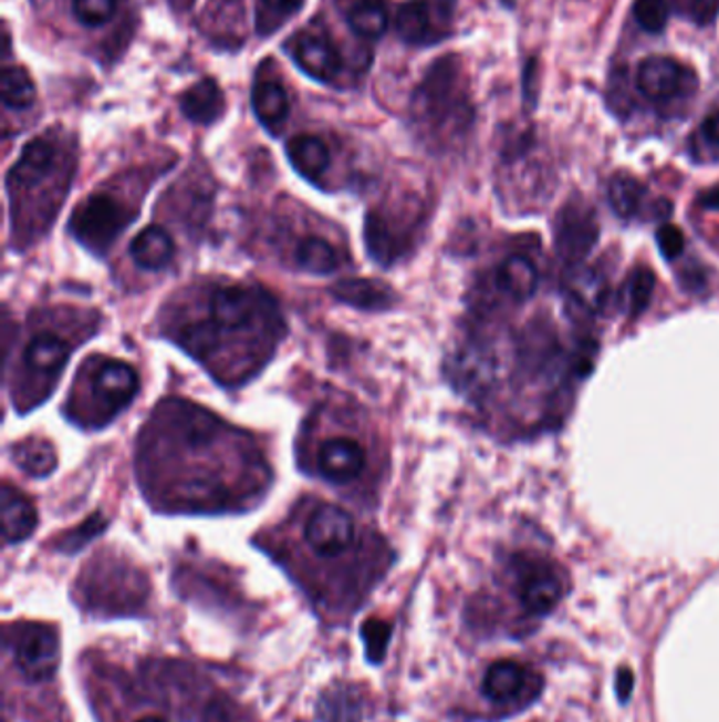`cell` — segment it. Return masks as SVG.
<instances>
[{
  "instance_id": "6da1fadb",
  "label": "cell",
  "mask_w": 719,
  "mask_h": 722,
  "mask_svg": "<svg viewBox=\"0 0 719 722\" xmlns=\"http://www.w3.org/2000/svg\"><path fill=\"white\" fill-rule=\"evenodd\" d=\"M201 293L192 311L176 319L174 337L218 381L241 383L258 372L283 334L279 307L253 286H213Z\"/></svg>"
},
{
  "instance_id": "7a4b0ae2",
  "label": "cell",
  "mask_w": 719,
  "mask_h": 722,
  "mask_svg": "<svg viewBox=\"0 0 719 722\" xmlns=\"http://www.w3.org/2000/svg\"><path fill=\"white\" fill-rule=\"evenodd\" d=\"M160 423L171 430L163 431L171 437L174 451L186 456H192L195 463H184L176 467V482L171 486V501L174 507L181 509H230L241 501H248V495L235 488L228 479V474L235 467H225L216 463L218 456H228L237 452L253 448L248 442L237 440L230 444L239 433L232 427H226L222 421L211 416L207 410L184 404V402H169L163 414Z\"/></svg>"
},
{
  "instance_id": "3957f363",
  "label": "cell",
  "mask_w": 719,
  "mask_h": 722,
  "mask_svg": "<svg viewBox=\"0 0 719 722\" xmlns=\"http://www.w3.org/2000/svg\"><path fill=\"white\" fill-rule=\"evenodd\" d=\"M472 114L460 60H437L414 95V116L423 132L437 144H451L469 132Z\"/></svg>"
},
{
  "instance_id": "277c9868",
  "label": "cell",
  "mask_w": 719,
  "mask_h": 722,
  "mask_svg": "<svg viewBox=\"0 0 719 722\" xmlns=\"http://www.w3.org/2000/svg\"><path fill=\"white\" fill-rule=\"evenodd\" d=\"M139 389L137 372L116 360L91 361L79 374L67 416L81 427H104L134 402Z\"/></svg>"
},
{
  "instance_id": "5b68a950",
  "label": "cell",
  "mask_w": 719,
  "mask_h": 722,
  "mask_svg": "<svg viewBox=\"0 0 719 722\" xmlns=\"http://www.w3.org/2000/svg\"><path fill=\"white\" fill-rule=\"evenodd\" d=\"M135 214L137 209H129L111 193H93L74 209L70 218V233L85 248L104 254L134 220Z\"/></svg>"
},
{
  "instance_id": "8992f818",
  "label": "cell",
  "mask_w": 719,
  "mask_h": 722,
  "mask_svg": "<svg viewBox=\"0 0 719 722\" xmlns=\"http://www.w3.org/2000/svg\"><path fill=\"white\" fill-rule=\"evenodd\" d=\"M72 344L55 332H39L28 342L22 353L23 383L20 389V408L37 406L55 386Z\"/></svg>"
},
{
  "instance_id": "52a82bcc",
  "label": "cell",
  "mask_w": 719,
  "mask_h": 722,
  "mask_svg": "<svg viewBox=\"0 0 719 722\" xmlns=\"http://www.w3.org/2000/svg\"><path fill=\"white\" fill-rule=\"evenodd\" d=\"M423 207H376L365 220V241L381 265H393L414 246L423 226Z\"/></svg>"
},
{
  "instance_id": "ba28073f",
  "label": "cell",
  "mask_w": 719,
  "mask_h": 722,
  "mask_svg": "<svg viewBox=\"0 0 719 722\" xmlns=\"http://www.w3.org/2000/svg\"><path fill=\"white\" fill-rule=\"evenodd\" d=\"M304 542L319 558H340L357 545V524L332 503H316L304 519Z\"/></svg>"
},
{
  "instance_id": "9c48e42d",
  "label": "cell",
  "mask_w": 719,
  "mask_h": 722,
  "mask_svg": "<svg viewBox=\"0 0 719 722\" xmlns=\"http://www.w3.org/2000/svg\"><path fill=\"white\" fill-rule=\"evenodd\" d=\"M637 91L656 104H669L681 97H690L698 90L697 72L674 58L650 55L635 72Z\"/></svg>"
},
{
  "instance_id": "30bf717a",
  "label": "cell",
  "mask_w": 719,
  "mask_h": 722,
  "mask_svg": "<svg viewBox=\"0 0 719 722\" xmlns=\"http://www.w3.org/2000/svg\"><path fill=\"white\" fill-rule=\"evenodd\" d=\"M553 233L560 258L576 267L585 260L600 239L597 214L583 199H572L560 209Z\"/></svg>"
},
{
  "instance_id": "8fae6325",
  "label": "cell",
  "mask_w": 719,
  "mask_h": 722,
  "mask_svg": "<svg viewBox=\"0 0 719 722\" xmlns=\"http://www.w3.org/2000/svg\"><path fill=\"white\" fill-rule=\"evenodd\" d=\"M448 377L451 384L469 395V398H486L498 381V355L488 342L469 340L456 349L448 361Z\"/></svg>"
},
{
  "instance_id": "7c38bea8",
  "label": "cell",
  "mask_w": 719,
  "mask_h": 722,
  "mask_svg": "<svg viewBox=\"0 0 719 722\" xmlns=\"http://www.w3.org/2000/svg\"><path fill=\"white\" fill-rule=\"evenodd\" d=\"M60 148L51 137H37L25 144L22 157L11 167L9 172V190L11 199L15 202L20 197V205L25 204L28 197L39 195L37 190L45 184L49 178H60ZM15 205V207H20ZM13 207V209H15Z\"/></svg>"
},
{
  "instance_id": "4fadbf2b",
  "label": "cell",
  "mask_w": 719,
  "mask_h": 722,
  "mask_svg": "<svg viewBox=\"0 0 719 722\" xmlns=\"http://www.w3.org/2000/svg\"><path fill=\"white\" fill-rule=\"evenodd\" d=\"M454 0H411L397 13V32L407 45H435L450 34Z\"/></svg>"
},
{
  "instance_id": "5bb4252c",
  "label": "cell",
  "mask_w": 719,
  "mask_h": 722,
  "mask_svg": "<svg viewBox=\"0 0 719 722\" xmlns=\"http://www.w3.org/2000/svg\"><path fill=\"white\" fill-rule=\"evenodd\" d=\"M316 472L327 482L348 484L355 482L367 467V452L357 437L336 433L319 442L315 454Z\"/></svg>"
},
{
  "instance_id": "9a60e30c",
  "label": "cell",
  "mask_w": 719,
  "mask_h": 722,
  "mask_svg": "<svg viewBox=\"0 0 719 722\" xmlns=\"http://www.w3.org/2000/svg\"><path fill=\"white\" fill-rule=\"evenodd\" d=\"M15 663L23 677L41 682L55 674L60 663V638L49 626L23 628L15 642Z\"/></svg>"
},
{
  "instance_id": "2e32d148",
  "label": "cell",
  "mask_w": 719,
  "mask_h": 722,
  "mask_svg": "<svg viewBox=\"0 0 719 722\" xmlns=\"http://www.w3.org/2000/svg\"><path fill=\"white\" fill-rule=\"evenodd\" d=\"M562 347L549 323H530L519 342V361L530 377H555L562 370Z\"/></svg>"
},
{
  "instance_id": "e0dca14e",
  "label": "cell",
  "mask_w": 719,
  "mask_h": 722,
  "mask_svg": "<svg viewBox=\"0 0 719 722\" xmlns=\"http://www.w3.org/2000/svg\"><path fill=\"white\" fill-rule=\"evenodd\" d=\"M293 62L321 83L336 81L342 60L340 51L325 32H302L290 43Z\"/></svg>"
},
{
  "instance_id": "ac0fdd59",
  "label": "cell",
  "mask_w": 719,
  "mask_h": 722,
  "mask_svg": "<svg viewBox=\"0 0 719 722\" xmlns=\"http://www.w3.org/2000/svg\"><path fill=\"white\" fill-rule=\"evenodd\" d=\"M518 594L528 612L546 615L563 598L562 575L553 566L530 563L519 570Z\"/></svg>"
},
{
  "instance_id": "d6986e66",
  "label": "cell",
  "mask_w": 719,
  "mask_h": 722,
  "mask_svg": "<svg viewBox=\"0 0 719 722\" xmlns=\"http://www.w3.org/2000/svg\"><path fill=\"white\" fill-rule=\"evenodd\" d=\"M251 106L258 121L270 134H279L290 116V97L283 85L272 76H260L251 91Z\"/></svg>"
},
{
  "instance_id": "ffe728a7",
  "label": "cell",
  "mask_w": 719,
  "mask_h": 722,
  "mask_svg": "<svg viewBox=\"0 0 719 722\" xmlns=\"http://www.w3.org/2000/svg\"><path fill=\"white\" fill-rule=\"evenodd\" d=\"M540 286L539 267L523 254L507 258L496 271V288L515 302H528Z\"/></svg>"
},
{
  "instance_id": "44dd1931",
  "label": "cell",
  "mask_w": 719,
  "mask_h": 722,
  "mask_svg": "<svg viewBox=\"0 0 719 722\" xmlns=\"http://www.w3.org/2000/svg\"><path fill=\"white\" fill-rule=\"evenodd\" d=\"M37 509L30 498L22 495L18 488L4 482L2 486V528L4 542L22 543L34 533L37 528Z\"/></svg>"
},
{
  "instance_id": "7402d4cb",
  "label": "cell",
  "mask_w": 719,
  "mask_h": 722,
  "mask_svg": "<svg viewBox=\"0 0 719 722\" xmlns=\"http://www.w3.org/2000/svg\"><path fill=\"white\" fill-rule=\"evenodd\" d=\"M530 672L511 659L496 661L490 666V670L483 677V693L488 700L496 703H509L518 700L519 695L528 689L530 684Z\"/></svg>"
},
{
  "instance_id": "603a6c76",
  "label": "cell",
  "mask_w": 719,
  "mask_h": 722,
  "mask_svg": "<svg viewBox=\"0 0 719 722\" xmlns=\"http://www.w3.org/2000/svg\"><path fill=\"white\" fill-rule=\"evenodd\" d=\"M288 157L300 176L313 182L321 180L332 163L327 144L316 136L292 137L288 142Z\"/></svg>"
},
{
  "instance_id": "cb8c5ba5",
  "label": "cell",
  "mask_w": 719,
  "mask_h": 722,
  "mask_svg": "<svg viewBox=\"0 0 719 722\" xmlns=\"http://www.w3.org/2000/svg\"><path fill=\"white\" fill-rule=\"evenodd\" d=\"M180 109L192 123L209 125L225 111V93L213 79H202L181 95Z\"/></svg>"
},
{
  "instance_id": "d4e9b609",
  "label": "cell",
  "mask_w": 719,
  "mask_h": 722,
  "mask_svg": "<svg viewBox=\"0 0 719 722\" xmlns=\"http://www.w3.org/2000/svg\"><path fill=\"white\" fill-rule=\"evenodd\" d=\"M332 293L340 302L363 311H384L393 305V292L381 281H372V279L337 281L332 288Z\"/></svg>"
},
{
  "instance_id": "484cf974",
  "label": "cell",
  "mask_w": 719,
  "mask_h": 722,
  "mask_svg": "<svg viewBox=\"0 0 719 722\" xmlns=\"http://www.w3.org/2000/svg\"><path fill=\"white\" fill-rule=\"evenodd\" d=\"M132 256L137 267L146 271H160L174 258V241L163 228L148 226L132 241Z\"/></svg>"
},
{
  "instance_id": "4316f807",
  "label": "cell",
  "mask_w": 719,
  "mask_h": 722,
  "mask_svg": "<svg viewBox=\"0 0 719 722\" xmlns=\"http://www.w3.org/2000/svg\"><path fill=\"white\" fill-rule=\"evenodd\" d=\"M340 7L353 32L363 39L383 37L388 25V13L383 0H340Z\"/></svg>"
},
{
  "instance_id": "83f0119b",
  "label": "cell",
  "mask_w": 719,
  "mask_h": 722,
  "mask_svg": "<svg viewBox=\"0 0 719 722\" xmlns=\"http://www.w3.org/2000/svg\"><path fill=\"white\" fill-rule=\"evenodd\" d=\"M293 258L302 271L313 275H332L342 267V256L323 237H304L293 251Z\"/></svg>"
},
{
  "instance_id": "f1b7e54d",
  "label": "cell",
  "mask_w": 719,
  "mask_h": 722,
  "mask_svg": "<svg viewBox=\"0 0 719 722\" xmlns=\"http://www.w3.org/2000/svg\"><path fill=\"white\" fill-rule=\"evenodd\" d=\"M609 290H607L604 275L591 269L576 271L570 279V302L586 311V313H602L606 309Z\"/></svg>"
},
{
  "instance_id": "f546056e",
  "label": "cell",
  "mask_w": 719,
  "mask_h": 722,
  "mask_svg": "<svg viewBox=\"0 0 719 722\" xmlns=\"http://www.w3.org/2000/svg\"><path fill=\"white\" fill-rule=\"evenodd\" d=\"M646 186L637 178H633L629 174H616L609 184H607V202L609 207L614 209L616 216L631 220L635 218L644 202H646Z\"/></svg>"
},
{
  "instance_id": "4dcf8cb0",
  "label": "cell",
  "mask_w": 719,
  "mask_h": 722,
  "mask_svg": "<svg viewBox=\"0 0 719 722\" xmlns=\"http://www.w3.org/2000/svg\"><path fill=\"white\" fill-rule=\"evenodd\" d=\"M13 456L23 472L34 475V477H45L51 474L58 463L53 446L43 440H25V442L15 444Z\"/></svg>"
},
{
  "instance_id": "1f68e13d",
  "label": "cell",
  "mask_w": 719,
  "mask_h": 722,
  "mask_svg": "<svg viewBox=\"0 0 719 722\" xmlns=\"http://www.w3.org/2000/svg\"><path fill=\"white\" fill-rule=\"evenodd\" d=\"M0 87H2V100L9 109L23 111L34 104L37 90L30 74L22 66H7L2 70Z\"/></svg>"
},
{
  "instance_id": "d6a6232c",
  "label": "cell",
  "mask_w": 719,
  "mask_h": 722,
  "mask_svg": "<svg viewBox=\"0 0 719 722\" xmlns=\"http://www.w3.org/2000/svg\"><path fill=\"white\" fill-rule=\"evenodd\" d=\"M654 283L656 279L648 267H637L635 271H631L629 279L623 288V307L629 316H642L648 309L653 300Z\"/></svg>"
},
{
  "instance_id": "836d02e7",
  "label": "cell",
  "mask_w": 719,
  "mask_h": 722,
  "mask_svg": "<svg viewBox=\"0 0 719 722\" xmlns=\"http://www.w3.org/2000/svg\"><path fill=\"white\" fill-rule=\"evenodd\" d=\"M361 703L357 693L346 687H337L323 695L321 719L323 722H357Z\"/></svg>"
},
{
  "instance_id": "e575fe53",
  "label": "cell",
  "mask_w": 719,
  "mask_h": 722,
  "mask_svg": "<svg viewBox=\"0 0 719 722\" xmlns=\"http://www.w3.org/2000/svg\"><path fill=\"white\" fill-rule=\"evenodd\" d=\"M304 0H260L258 7V32L272 34L277 28L293 18L302 9Z\"/></svg>"
},
{
  "instance_id": "d590c367",
  "label": "cell",
  "mask_w": 719,
  "mask_h": 722,
  "mask_svg": "<svg viewBox=\"0 0 719 722\" xmlns=\"http://www.w3.org/2000/svg\"><path fill=\"white\" fill-rule=\"evenodd\" d=\"M633 16L646 32L660 34L669 23L671 4L669 0H635Z\"/></svg>"
},
{
  "instance_id": "8d00e7d4",
  "label": "cell",
  "mask_w": 719,
  "mask_h": 722,
  "mask_svg": "<svg viewBox=\"0 0 719 722\" xmlns=\"http://www.w3.org/2000/svg\"><path fill=\"white\" fill-rule=\"evenodd\" d=\"M72 11L83 25L97 28L113 20L116 0H72Z\"/></svg>"
},
{
  "instance_id": "74e56055",
  "label": "cell",
  "mask_w": 719,
  "mask_h": 722,
  "mask_svg": "<svg viewBox=\"0 0 719 722\" xmlns=\"http://www.w3.org/2000/svg\"><path fill=\"white\" fill-rule=\"evenodd\" d=\"M674 2L677 13L697 25H709L718 18L719 0H674Z\"/></svg>"
},
{
  "instance_id": "f35d334b",
  "label": "cell",
  "mask_w": 719,
  "mask_h": 722,
  "mask_svg": "<svg viewBox=\"0 0 719 722\" xmlns=\"http://www.w3.org/2000/svg\"><path fill=\"white\" fill-rule=\"evenodd\" d=\"M363 638H365V647H367V654L374 661L383 659L384 651L388 647V638H390V626L381 619H369L363 626Z\"/></svg>"
},
{
  "instance_id": "ab89813d",
  "label": "cell",
  "mask_w": 719,
  "mask_h": 722,
  "mask_svg": "<svg viewBox=\"0 0 719 722\" xmlns=\"http://www.w3.org/2000/svg\"><path fill=\"white\" fill-rule=\"evenodd\" d=\"M656 244L667 260H677L684 251V233L674 225H663L656 230Z\"/></svg>"
},
{
  "instance_id": "60d3db41",
  "label": "cell",
  "mask_w": 719,
  "mask_h": 722,
  "mask_svg": "<svg viewBox=\"0 0 719 722\" xmlns=\"http://www.w3.org/2000/svg\"><path fill=\"white\" fill-rule=\"evenodd\" d=\"M202 722H243L239 712H237V705L232 701L225 700V698H218V700L211 701L205 710V721Z\"/></svg>"
},
{
  "instance_id": "b9f144b4",
  "label": "cell",
  "mask_w": 719,
  "mask_h": 722,
  "mask_svg": "<svg viewBox=\"0 0 719 722\" xmlns=\"http://www.w3.org/2000/svg\"><path fill=\"white\" fill-rule=\"evenodd\" d=\"M633 687H635V677H633V672L627 670V668H621V672H618V677H616V693H618L621 701L629 700L631 693H633Z\"/></svg>"
},
{
  "instance_id": "7bdbcfd3",
  "label": "cell",
  "mask_w": 719,
  "mask_h": 722,
  "mask_svg": "<svg viewBox=\"0 0 719 722\" xmlns=\"http://www.w3.org/2000/svg\"><path fill=\"white\" fill-rule=\"evenodd\" d=\"M700 134L709 142L719 146V111L718 113L709 114L700 127Z\"/></svg>"
},
{
  "instance_id": "ee69618b",
  "label": "cell",
  "mask_w": 719,
  "mask_h": 722,
  "mask_svg": "<svg viewBox=\"0 0 719 722\" xmlns=\"http://www.w3.org/2000/svg\"><path fill=\"white\" fill-rule=\"evenodd\" d=\"M700 204L707 209H719V186L718 188H711L707 190L702 197H700Z\"/></svg>"
},
{
  "instance_id": "f6af8a7d",
  "label": "cell",
  "mask_w": 719,
  "mask_h": 722,
  "mask_svg": "<svg viewBox=\"0 0 719 722\" xmlns=\"http://www.w3.org/2000/svg\"><path fill=\"white\" fill-rule=\"evenodd\" d=\"M137 722H167L163 721V719H158V716H144V719H139Z\"/></svg>"
}]
</instances>
